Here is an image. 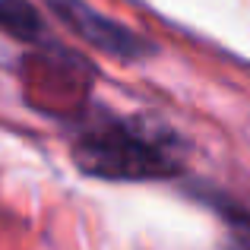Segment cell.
<instances>
[{
    "instance_id": "1",
    "label": "cell",
    "mask_w": 250,
    "mask_h": 250,
    "mask_svg": "<svg viewBox=\"0 0 250 250\" xmlns=\"http://www.w3.org/2000/svg\"><path fill=\"white\" fill-rule=\"evenodd\" d=\"M73 159L85 174L104 181H159L174 177L184 149L174 133L130 117H95L73 140Z\"/></svg>"
},
{
    "instance_id": "2",
    "label": "cell",
    "mask_w": 250,
    "mask_h": 250,
    "mask_svg": "<svg viewBox=\"0 0 250 250\" xmlns=\"http://www.w3.org/2000/svg\"><path fill=\"white\" fill-rule=\"evenodd\" d=\"M51 13L61 19L63 25L76 32L83 42H89L92 48L104 51L111 57L121 61H143V57L155 54V44L149 38H143L140 32H133L130 25L117 22V19L104 16L102 10H95L85 0H44Z\"/></svg>"
},
{
    "instance_id": "3",
    "label": "cell",
    "mask_w": 250,
    "mask_h": 250,
    "mask_svg": "<svg viewBox=\"0 0 250 250\" xmlns=\"http://www.w3.org/2000/svg\"><path fill=\"white\" fill-rule=\"evenodd\" d=\"M0 32L19 42H42L44 19L32 0H0Z\"/></svg>"
},
{
    "instance_id": "4",
    "label": "cell",
    "mask_w": 250,
    "mask_h": 250,
    "mask_svg": "<svg viewBox=\"0 0 250 250\" xmlns=\"http://www.w3.org/2000/svg\"><path fill=\"white\" fill-rule=\"evenodd\" d=\"M225 222H228V238L234 250H250V209H228L225 206Z\"/></svg>"
}]
</instances>
